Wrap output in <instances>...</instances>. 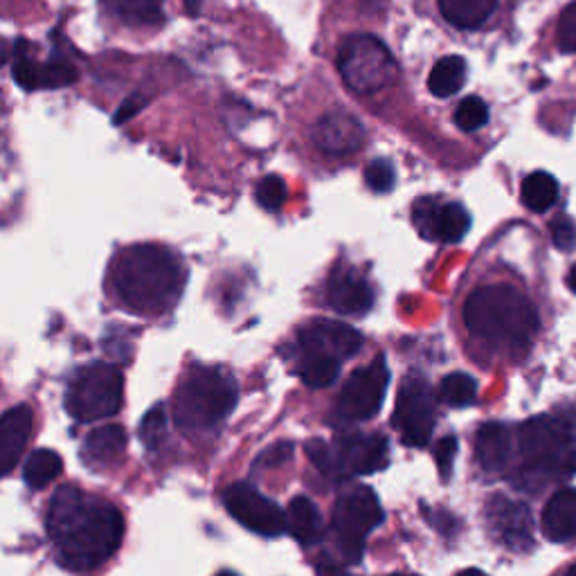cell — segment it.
<instances>
[{
	"mask_svg": "<svg viewBox=\"0 0 576 576\" xmlns=\"http://www.w3.org/2000/svg\"><path fill=\"white\" fill-rule=\"evenodd\" d=\"M47 536L57 563L73 572H88L113 558L124 539V518L111 502L77 487H62L50 500Z\"/></svg>",
	"mask_w": 576,
	"mask_h": 576,
	"instance_id": "cell-1",
	"label": "cell"
},
{
	"mask_svg": "<svg viewBox=\"0 0 576 576\" xmlns=\"http://www.w3.org/2000/svg\"><path fill=\"white\" fill-rule=\"evenodd\" d=\"M111 289L135 316H163L183 293V269L167 248L131 246L113 261Z\"/></svg>",
	"mask_w": 576,
	"mask_h": 576,
	"instance_id": "cell-2",
	"label": "cell"
},
{
	"mask_svg": "<svg viewBox=\"0 0 576 576\" xmlns=\"http://www.w3.org/2000/svg\"><path fill=\"white\" fill-rule=\"evenodd\" d=\"M461 318L476 340L513 354L532 345L541 325L534 302L511 284L476 289L464 302Z\"/></svg>",
	"mask_w": 576,
	"mask_h": 576,
	"instance_id": "cell-3",
	"label": "cell"
},
{
	"mask_svg": "<svg viewBox=\"0 0 576 576\" xmlns=\"http://www.w3.org/2000/svg\"><path fill=\"white\" fill-rule=\"evenodd\" d=\"M522 466L520 489H539L545 482L576 474V437L554 416H539L518 431Z\"/></svg>",
	"mask_w": 576,
	"mask_h": 576,
	"instance_id": "cell-4",
	"label": "cell"
},
{
	"mask_svg": "<svg viewBox=\"0 0 576 576\" xmlns=\"http://www.w3.org/2000/svg\"><path fill=\"white\" fill-rule=\"evenodd\" d=\"M237 405V381L224 368H194L176 390L174 422L187 433L217 428Z\"/></svg>",
	"mask_w": 576,
	"mask_h": 576,
	"instance_id": "cell-5",
	"label": "cell"
},
{
	"mask_svg": "<svg viewBox=\"0 0 576 576\" xmlns=\"http://www.w3.org/2000/svg\"><path fill=\"white\" fill-rule=\"evenodd\" d=\"M306 455L329 480L372 476L390 464V444L383 435L347 433L332 444L325 439L306 442Z\"/></svg>",
	"mask_w": 576,
	"mask_h": 576,
	"instance_id": "cell-6",
	"label": "cell"
},
{
	"mask_svg": "<svg viewBox=\"0 0 576 576\" xmlns=\"http://www.w3.org/2000/svg\"><path fill=\"white\" fill-rule=\"evenodd\" d=\"M385 518V511L370 487L343 491L332 511V534L338 554L347 563H358L368 539Z\"/></svg>",
	"mask_w": 576,
	"mask_h": 576,
	"instance_id": "cell-7",
	"label": "cell"
},
{
	"mask_svg": "<svg viewBox=\"0 0 576 576\" xmlns=\"http://www.w3.org/2000/svg\"><path fill=\"white\" fill-rule=\"evenodd\" d=\"M124 401V377L109 362H95L81 368L70 381L66 394L68 412L81 424L99 422L118 414Z\"/></svg>",
	"mask_w": 576,
	"mask_h": 576,
	"instance_id": "cell-8",
	"label": "cell"
},
{
	"mask_svg": "<svg viewBox=\"0 0 576 576\" xmlns=\"http://www.w3.org/2000/svg\"><path fill=\"white\" fill-rule=\"evenodd\" d=\"M338 73L358 95H374L392 84L396 64L388 45L372 34H351L338 52Z\"/></svg>",
	"mask_w": 576,
	"mask_h": 576,
	"instance_id": "cell-9",
	"label": "cell"
},
{
	"mask_svg": "<svg viewBox=\"0 0 576 576\" xmlns=\"http://www.w3.org/2000/svg\"><path fill=\"white\" fill-rule=\"evenodd\" d=\"M392 424L401 435V442L412 448L428 446L435 424L437 405L433 390L419 377H407L399 390Z\"/></svg>",
	"mask_w": 576,
	"mask_h": 576,
	"instance_id": "cell-10",
	"label": "cell"
},
{
	"mask_svg": "<svg viewBox=\"0 0 576 576\" xmlns=\"http://www.w3.org/2000/svg\"><path fill=\"white\" fill-rule=\"evenodd\" d=\"M390 385V372L383 358L372 360L365 368L349 374L336 401V416L343 422H368L383 407Z\"/></svg>",
	"mask_w": 576,
	"mask_h": 576,
	"instance_id": "cell-11",
	"label": "cell"
},
{
	"mask_svg": "<svg viewBox=\"0 0 576 576\" xmlns=\"http://www.w3.org/2000/svg\"><path fill=\"white\" fill-rule=\"evenodd\" d=\"M221 498H224L228 513L237 522H241L246 530H250L259 536L275 539L289 530L286 513L280 509V504L273 502L271 498H267L264 493H259L248 482L228 487Z\"/></svg>",
	"mask_w": 576,
	"mask_h": 576,
	"instance_id": "cell-12",
	"label": "cell"
},
{
	"mask_svg": "<svg viewBox=\"0 0 576 576\" xmlns=\"http://www.w3.org/2000/svg\"><path fill=\"white\" fill-rule=\"evenodd\" d=\"M489 530L511 552H528L534 545L532 511L528 504L496 496L487 504Z\"/></svg>",
	"mask_w": 576,
	"mask_h": 576,
	"instance_id": "cell-13",
	"label": "cell"
},
{
	"mask_svg": "<svg viewBox=\"0 0 576 576\" xmlns=\"http://www.w3.org/2000/svg\"><path fill=\"white\" fill-rule=\"evenodd\" d=\"M412 221L422 237L442 243H457L470 228V215L459 203L422 198L412 207Z\"/></svg>",
	"mask_w": 576,
	"mask_h": 576,
	"instance_id": "cell-14",
	"label": "cell"
},
{
	"mask_svg": "<svg viewBox=\"0 0 576 576\" xmlns=\"http://www.w3.org/2000/svg\"><path fill=\"white\" fill-rule=\"evenodd\" d=\"M362 349V336L336 320H313L297 336V354L325 356L345 362Z\"/></svg>",
	"mask_w": 576,
	"mask_h": 576,
	"instance_id": "cell-15",
	"label": "cell"
},
{
	"mask_svg": "<svg viewBox=\"0 0 576 576\" xmlns=\"http://www.w3.org/2000/svg\"><path fill=\"white\" fill-rule=\"evenodd\" d=\"M14 81L25 90H43V88H64L77 81V70L62 57H52L47 62H36L30 55V43L17 41L14 45V64H12Z\"/></svg>",
	"mask_w": 576,
	"mask_h": 576,
	"instance_id": "cell-16",
	"label": "cell"
},
{
	"mask_svg": "<svg viewBox=\"0 0 576 576\" xmlns=\"http://www.w3.org/2000/svg\"><path fill=\"white\" fill-rule=\"evenodd\" d=\"M327 302L343 316H365L374 304V291L351 267H336L327 284Z\"/></svg>",
	"mask_w": 576,
	"mask_h": 576,
	"instance_id": "cell-17",
	"label": "cell"
},
{
	"mask_svg": "<svg viewBox=\"0 0 576 576\" xmlns=\"http://www.w3.org/2000/svg\"><path fill=\"white\" fill-rule=\"evenodd\" d=\"M311 135L313 142H316L325 153L347 155L362 146L365 127L349 111H332L318 120Z\"/></svg>",
	"mask_w": 576,
	"mask_h": 576,
	"instance_id": "cell-18",
	"label": "cell"
},
{
	"mask_svg": "<svg viewBox=\"0 0 576 576\" xmlns=\"http://www.w3.org/2000/svg\"><path fill=\"white\" fill-rule=\"evenodd\" d=\"M32 424L34 416L28 405L10 407L3 414V422H0V470H3V476H10L19 464L30 442Z\"/></svg>",
	"mask_w": 576,
	"mask_h": 576,
	"instance_id": "cell-19",
	"label": "cell"
},
{
	"mask_svg": "<svg viewBox=\"0 0 576 576\" xmlns=\"http://www.w3.org/2000/svg\"><path fill=\"white\" fill-rule=\"evenodd\" d=\"M541 528L543 534L554 543H567L576 539V489H561L547 500Z\"/></svg>",
	"mask_w": 576,
	"mask_h": 576,
	"instance_id": "cell-20",
	"label": "cell"
},
{
	"mask_svg": "<svg viewBox=\"0 0 576 576\" xmlns=\"http://www.w3.org/2000/svg\"><path fill=\"white\" fill-rule=\"evenodd\" d=\"M511 433L502 424H485L476 437V457L487 474H502L511 461Z\"/></svg>",
	"mask_w": 576,
	"mask_h": 576,
	"instance_id": "cell-21",
	"label": "cell"
},
{
	"mask_svg": "<svg viewBox=\"0 0 576 576\" xmlns=\"http://www.w3.org/2000/svg\"><path fill=\"white\" fill-rule=\"evenodd\" d=\"M286 525H289L291 536L304 547L318 545L325 536V522H323L320 509L306 496H297L291 500L289 513H286Z\"/></svg>",
	"mask_w": 576,
	"mask_h": 576,
	"instance_id": "cell-22",
	"label": "cell"
},
{
	"mask_svg": "<svg viewBox=\"0 0 576 576\" xmlns=\"http://www.w3.org/2000/svg\"><path fill=\"white\" fill-rule=\"evenodd\" d=\"M498 0H439L444 19L459 30H476L491 19Z\"/></svg>",
	"mask_w": 576,
	"mask_h": 576,
	"instance_id": "cell-23",
	"label": "cell"
},
{
	"mask_svg": "<svg viewBox=\"0 0 576 576\" xmlns=\"http://www.w3.org/2000/svg\"><path fill=\"white\" fill-rule=\"evenodd\" d=\"M343 362L334 358H323V356H311V354H297L295 356V372L300 381L311 388V390H323L336 383L340 377Z\"/></svg>",
	"mask_w": 576,
	"mask_h": 576,
	"instance_id": "cell-24",
	"label": "cell"
},
{
	"mask_svg": "<svg viewBox=\"0 0 576 576\" xmlns=\"http://www.w3.org/2000/svg\"><path fill=\"white\" fill-rule=\"evenodd\" d=\"M62 468L64 459L59 453L50 448H39L23 464V480L30 489L41 491L62 476Z\"/></svg>",
	"mask_w": 576,
	"mask_h": 576,
	"instance_id": "cell-25",
	"label": "cell"
},
{
	"mask_svg": "<svg viewBox=\"0 0 576 576\" xmlns=\"http://www.w3.org/2000/svg\"><path fill=\"white\" fill-rule=\"evenodd\" d=\"M127 448V433L122 426H101L93 431L84 444L86 455L97 464H113Z\"/></svg>",
	"mask_w": 576,
	"mask_h": 576,
	"instance_id": "cell-26",
	"label": "cell"
},
{
	"mask_svg": "<svg viewBox=\"0 0 576 576\" xmlns=\"http://www.w3.org/2000/svg\"><path fill=\"white\" fill-rule=\"evenodd\" d=\"M520 196L528 209H532V213H536V215H543L558 198V183L547 172H534L522 181Z\"/></svg>",
	"mask_w": 576,
	"mask_h": 576,
	"instance_id": "cell-27",
	"label": "cell"
},
{
	"mask_svg": "<svg viewBox=\"0 0 576 576\" xmlns=\"http://www.w3.org/2000/svg\"><path fill=\"white\" fill-rule=\"evenodd\" d=\"M466 81V62L457 55L444 57L435 64L428 77V88L435 97H450L461 90Z\"/></svg>",
	"mask_w": 576,
	"mask_h": 576,
	"instance_id": "cell-28",
	"label": "cell"
},
{
	"mask_svg": "<svg viewBox=\"0 0 576 576\" xmlns=\"http://www.w3.org/2000/svg\"><path fill=\"white\" fill-rule=\"evenodd\" d=\"M113 12L129 25L163 23V0H113Z\"/></svg>",
	"mask_w": 576,
	"mask_h": 576,
	"instance_id": "cell-29",
	"label": "cell"
},
{
	"mask_svg": "<svg viewBox=\"0 0 576 576\" xmlns=\"http://www.w3.org/2000/svg\"><path fill=\"white\" fill-rule=\"evenodd\" d=\"M439 396L450 407L474 405L478 399V383L474 377H468L464 372L448 374L439 385Z\"/></svg>",
	"mask_w": 576,
	"mask_h": 576,
	"instance_id": "cell-30",
	"label": "cell"
},
{
	"mask_svg": "<svg viewBox=\"0 0 576 576\" xmlns=\"http://www.w3.org/2000/svg\"><path fill=\"white\" fill-rule=\"evenodd\" d=\"M487 122H489V107H487V104H485L480 97L470 95V97H466V99L459 101V107H457V111H455V124H457L461 131H466V133L478 131V129H482Z\"/></svg>",
	"mask_w": 576,
	"mask_h": 576,
	"instance_id": "cell-31",
	"label": "cell"
},
{
	"mask_svg": "<svg viewBox=\"0 0 576 576\" xmlns=\"http://www.w3.org/2000/svg\"><path fill=\"white\" fill-rule=\"evenodd\" d=\"M165 428H167V410L163 403L153 405L140 424V442L144 444L146 450H155L165 439Z\"/></svg>",
	"mask_w": 576,
	"mask_h": 576,
	"instance_id": "cell-32",
	"label": "cell"
},
{
	"mask_svg": "<svg viewBox=\"0 0 576 576\" xmlns=\"http://www.w3.org/2000/svg\"><path fill=\"white\" fill-rule=\"evenodd\" d=\"M286 183L280 178V176H267L261 178L254 187V198L257 203L269 209V213H278V209H282V205L286 203Z\"/></svg>",
	"mask_w": 576,
	"mask_h": 576,
	"instance_id": "cell-33",
	"label": "cell"
},
{
	"mask_svg": "<svg viewBox=\"0 0 576 576\" xmlns=\"http://www.w3.org/2000/svg\"><path fill=\"white\" fill-rule=\"evenodd\" d=\"M365 183L377 194H388L394 187V170L388 161H372L365 170Z\"/></svg>",
	"mask_w": 576,
	"mask_h": 576,
	"instance_id": "cell-34",
	"label": "cell"
},
{
	"mask_svg": "<svg viewBox=\"0 0 576 576\" xmlns=\"http://www.w3.org/2000/svg\"><path fill=\"white\" fill-rule=\"evenodd\" d=\"M558 45L563 52L576 55V0L567 6L558 19Z\"/></svg>",
	"mask_w": 576,
	"mask_h": 576,
	"instance_id": "cell-35",
	"label": "cell"
},
{
	"mask_svg": "<svg viewBox=\"0 0 576 576\" xmlns=\"http://www.w3.org/2000/svg\"><path fill=\"white\" fill-rule=\"evenodd\" d=\"M455 455H457V439L453 435L444 437L437 442L435 446V459H437V468H439V476L444 480L450 478L453 474V464H455Z\"/></svg>",
	"mask_w": 576,
	"mask_h": 576,
	"instance_id": "cell-36",
	"label": "cell"
},
{
	"mask_svg": "<svg viewBox=\"0 0 576 576\" xmlns=\"http://www.w3.org/2000/svg\"><path fill=\"white\" fill-rule=\"evenodd\" d=\"M550 232H552V241L558 250H572L576 246V228L567 217H556L550 224Z\"/></svg>",
	"mask_w": 576,
	"mask_h": 576,
	"instance_id": "cell-37",
	"label": "cell"
},
{
	"mask_svg": "<svg viewBox=\"0 0 576 576\" xmlns=\"http://www.w3.org/2000/svg\"><path fill=\"white\" fill-rule=\"evenodd\" d=\"M293 457V444L291 442H280V444H273L271 448H267L264 453H261L254 461L257 468H275L284 461H289Z\"/></svg>",
	"mask_w": 576,
	"mask_h": 576,
	"instance_id": "cell-38",
	"label": "cell"
},
{
	"mask_svg": "<svg viewBox=\"0 0 576 576\" xmlns=\"http://www.w3.org/2000/svg\"><path fill=\"white\" fill-rule=\"evenodd\" d=\"M144 107H146V99H144L142 95H131L129 99H124V101L120 104V109H118L116 116H113V122L120 127V124L133 120Z\"/></svg>",
	"mask_w": 576,
	"mask_h": 576,
	"instance_id": "cell-39",
	"label": "cell"
},
{
	"mask_svg": "<svg viewBox=\"0 0 576 576\" xmlns=\"http://www.w3.org/2000/svg\"><path fill=\"white\" fill-rule=\"evenodd\" d=\"M567 284H569V289L576 293V264L572 267V271H569V275H567Z\"/></svg>",
	"mask_w": 576,
	"mask_h": 576,
	"instance_id": "cell-40",
	"label": "cell"
},
{
	"mask_svg": "<svg viewBox=\"0 0 576 576\" xmlns=\"http://www.w3.org/2000/svg\"><path fill=\"white\" fill-rule=\"evenodd\" d=\"M567 574H569V576H576V565H572V567L567 569Z\"/></svg>",
	"mask_w": 576,
	"mask_h": 576,
	"instance_id": "cell-41",
	"label": "cell"
}]
</instances>
